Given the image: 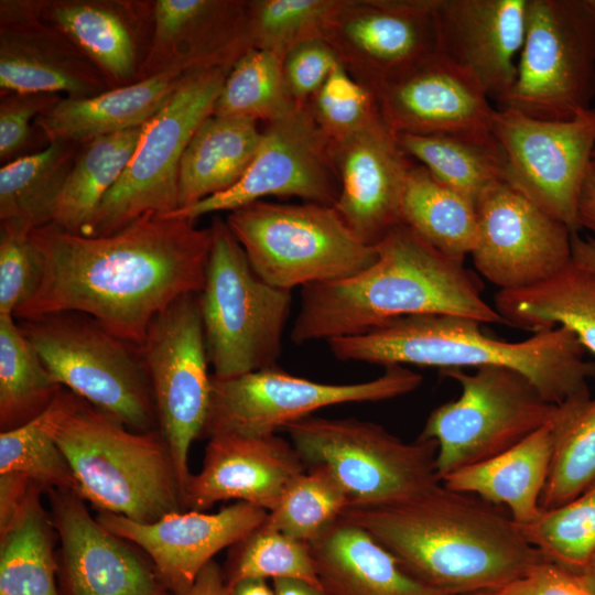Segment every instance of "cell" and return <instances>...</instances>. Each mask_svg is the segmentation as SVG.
Here are the masks:
<instances>
[{"label":"cell","instance_id":"obj_1","mask_svg":"<svg viewBox=\"0 0 595 595\" xmlns=\"http://www.w3.org/2000/svg\"><path fill=\"white\" fill-rule=\"evenodd\" d=\"M30 241L40 281L15 320L79 312L141 346L158 314L181 296L202 292L212 231L150 213L106 236L50 223L32 230Z\"/></svg>","mask_w":595,"mask_h":595},{"label":"cell","instance_id":"obj_2","mask_svg":"<svg viewBox=\"0 0 595 595\" xmlns=\"http://www.w3.org/2000/svg\"><path fill=\"white\" fill-rule=\"evenodd\" d=\"M340 517L371 534L409 574L450 595L504 588L548 561L510 516L442 482L396 502L349 505Z\"/></svg>","mask_w":595,"mask_h":595},{"label":"cell","instance_id":"obj_3","mask_svg":"<svg viewBox=\"0 0 595 595\" xmlns=\"http://www.w3.org/2000/svg\"><path fill=\"white\" fill-rule=\"evenodd\" d=\"M359 273L301 289L291 328L295 345L354 336L389 321L423 314L504 324L464 261L450 258L400 223L378 244Z\"/></svg>","mask_w":595,"mask_h":595},{"label":"cell","instance_id":"obj_4","mask_svg":"<svg viewBox=\"0 0 595 595\" xmlns=\"http://www.w3.org/2000/svg\"><path fill=\"white\" fill-rule=\"evenodd\" d=\"M482 325L462 316L423 314L326 343L338 360L383 367L420 366L440 371L506 367L523 375L556 405L589 393L595 363L586 358V350L569 329L554 327L509 342L491 337Z\"/></svg>","mask_w":595,"mask_h":595},{"label":"cell","instance_id":"obj_5","mask_svg":"<svg viewBox=\"0 0 595 595\" xmlns=\"http://www.w3.org/2000/svg\"><path fill=\"white\" fill-rule=\"evenodd\" d=\"M55 439L79 496L97 511L147 523L185 510L176 467L160 430H131L77 397Z\"/></svg>","mask_w":595,"mask_h":595},{"label":"cell","instance_id":"obj_6","mask_svg":"<svg viewBox=\"0 0 595 595\" xmlns=\"http://www.w3.org/2000/svg\"><path fill=\"white\" fill-rule=\"evenodd\" d=\"M209 227L198 300L212 375L226 379L278 366L291 291L261 279L224 218L215 216Z\"/></svg>","mask_w":595,"mask_h":595},{"label":"cell","instance_id":"obj_7","mask_svg":"<svg viewBox=\"0 0 595 595\" xmlns=\"http://www.w3.org/2000/svg\"><path fill=\"white\" fill-rule=\"evenodd\" d=\"M225 220L261 279L288 291L353 277L377 258L376 245L363 241L334 206L260 199Z\"/></svg>","mask_w":595,"mask_h":595},{"label":"cell","instance_id":"obj_8","mask_svg":"<svg viewBox=\"0 0 595 595\" xmlns=\"http://www.w3.org/2000/svg\"><path fill=\"white\" fill-rule=\"evenodd\" d=\"M18 323L61 386L131 430H159L139 345L79 312L51 313Z\"/></svg>","mask_w":595,"mask_h":595},{"label":"cell","instance_id":"obj_9","mask_svg":"<svg viewBox=\"0 0 595 595\" xmlns=\"http://www.w3.org/2000/svg\"><path fill=\"white\" fill-rule=\"evenodd\" d=\"M283 430L306 466L325 467L350 505L391 504L441 483L433 440L404 442L382 425L356 418L310 415Z\"/></svg>","mask_w":595,"mask_h":595},{"label":"cell","instance_id":"obj_10","mask_svg":"<svg viewBox=\"0 0 595 595\" xmlns=\"http://www.w3.org/2000/svg\"><path fill=\"white\" fill-rule=\"evenodd\" d=\"M461 393L429 414L421 439L437 444L442 479L489 459L554 421L559 405L549 402L520 372L506 367L441 371Z\"/></svg>","mask_w":595,"mask_h":595},{"label":"cell","instance_id":"obj_11","mask_svg":"<svg viewBox=\"0 0 595 595\" xmlns=\"http://www.w3.org/2000/svg\"><path fill=\"white\" fill-rule=\"evenodd\" d=\"M595 98V0H527L515 84L496 108L569 120Z\"/></svg>","mask_w":595,"mask_h":595},{"label":"cell","instance_id":"obj_12","mask_svg":"<svg viewBox=\"0 0 595 595\" xmlns=\"http://www.w3.org/2000/svg\"><path fill=\"white\" fill-rule=\"evenodd\" d=\"M228 72L186 74L163 108L145 123L125 171L82 235H111L145 214L178 208V167L201 123L214 112Z\"/></svg>","mask_w":595,"mask_h":595},{"label":"cell","instance_id":"obj_13","mask_svg":"<svg viewBox=\"0 0 595 595\" xmlns=\"http://www.w3.org/2000/svg\"><path fill=\"white\" fill-rule=\"evenodd\" d=\"M423 381L407 366L385 367L371 380L324 383L291 375L278 366L220 379L210 376V397L202 436L269 435L331 405L378 402L408 394Z\"/></svg>","mask_w":595,"mask_h":595},{"label":"cell","instance_id":"obj_14","mask_svg":"<svg viewBox=\"0 0 595 595\" xmlns=\"http://www.w3.org/2000/svg\"><path fill=\"white\" fill-rule=\"evenodd\" d=\"M155 403L159 430L169 445L185 493L188 454L202 436L210 376L198 294L174 301L151 322L140 346Z\"/></svg>","mask_w":595,"mask_h":595},{"label":"cell","instance_id":"obj_15","mask_svg":"<svg viewBox=\"0 0 595 595\" xmlns=\"http://www.w3.org/2000/svg\"><path fill=\"white\" fill-rule=\"evenodd\" d=\"M491 131L506 153V183L578 231V196L595 150V108L569 120L496 108Z\"/></svg>","mask_w":595,"mask_h":595},{"label":"cell","instance_id":"obj_16","mask_svg":"<svg viewBox=\"0 0 595 595\" xmlns=\"http://www.w3.org/2000/svg\"><path fill=\"white\" fill-rule=\"evenodd\" d=\"M268 196H294L327 206H335L338 199L339 181L329 143L307 106L266 123L252 162L234 186L164 216L196 221Z\"/></svg>","mask_w":595,"mask_h":595},{"label":"cell","instance_id":"obj_17","mask_svg":"<svg viewBox=\"0 0 595 595\" xmlns=\"http://www.w3.org/2000/svg\"><path fill=\"white\" fill-rule=\"evenodd\" d=\"M437 0H344L324 41L372 91L440 53Z\"/></svg>","mask_w":595,"mask_h":595},{"label":"cell","instance_id":"obj_18","mask_svg":"<svg viewBox=\"0 0 595 595\" xmlns=\"http://www.w3.org/2000/svg\"><path fill=\"white\" fill-rule=\"evenodd\" d=\"M477 239L470 257L498 290L540 283L572 261V230L507 183L476 202Z\"/></svg>","mask_w":595,"mask_h":595},{"label":"cell","instance_id":"obj_19","mask_svg":"<svg viewBox=\"0 0 595 595\" xmlns=\"http://www.w3.org/2000/svg\"><path fill=\"white\" fill-rule=\"evenodd\" d=\"M45 496L60 542V595H172L147 554L105 528L79 495Z\"/></svg>","mask_w":595,"mask_h":595},{"label":"cell","instance_id":"obj_20","mask_svg":"<svg viewBox=\"0 0 595 595\" xmlns=\"http://www.w3.org/2000/svg\"><path fill=\"white\" fill-rule=\"evenodd\" d=\"M268 511L237 501L208 513L182 510L153 522L97 511L96 519L141 549L172 595H184L214 556L241 540L267 518Z\"/></svg>","mask_w":595,"mask_h":595},{"label":"cell","instance_id":"obj_21","mask_svg":"<svg viewBox=\"0 0 595 595\" xmlns=\"http://www.w3.org/2000/svg\"><path fill=\"white\" fill-rule=\"evenodd\" d=\"M376 96L393 133L488 136L496 107L478 79L442 53L381 86Z\"/></svg>","mask_w":595,"mask_h":595},{"label":"cell","instance_id":"obj_22","mask_svg":"<svg viewBox=\"0 0 595 595\" xmlns=\"http://www.w3.org/2000/svg\"><path fill=\"white\" fill-rule=\"evenodd\" d=\"M1 93L67 94L86 98L108 90L96 66L56 26L37 0L0 1Z\"/></svg>","mask_w":595,"mask_h":595},{"label":"cell","instance_id":"obj_23","mask_svg":"<svg viewBox=\"0 0 595 595\" xmlns=\"http://www.w3.org/2000/svg\"><path fill=\"white\" fill-rule=\"evenodd\" d=\"M248 1L156 0L153 32L139 80L160 74L230 72L252 48Z\"/></svg>","mask_w":595,"mask_h":595},{"label":"cell","instance_id":"obj_24","mask_svg":"<svg viewBox=\"0 0 595 595\" xmlns=\"http://www.w3.org/2000/svg\"><path fill=\"white\" fill-rule=\"evenodd\" d=\"M339 181L335 209L366 244L375 246L401 223V202L414 161L379 119L331 144Z\"/></svg>","mask_w":595,"mask_h":595},{"label":"cell","instance_id":"obj_25","mask_svg":"<svg viewBox=\"0 0 595 595\" xmlns=\"http://www.w3.org/2000/svg\"><path fill=\"white\" fill-rule=\"evenodd\" d=\"M307 469L290 440L279 435L224 434L208 439L202 468L185 486V510L244 501L268 512L289 485Z\"/></svg>","mask_w":595,"mask_h":595},{"label":"cell","instance_id":"obj_26","mask_svg":"<svg viewBox=\"0 0 595 595\" xmlns=\"http://www.w3.org/2000/svg\"><path fill=\"white\" fill-rule=\"evenodd\" d=\"M527 0H437L440 53L470 72L496 107L517 77Z\"/></svg>","mask_w":595,"mask_h":595},{"label":"cell","instance_id":"obj_27","mask_svg":"<svg viewBox=\"0 0 595 595\" xmlns=\"http://www.w3.org/2000/svg\"><path fill=\"white\" fill-rule=\"evenodd\" d=\"M41 17L96 66L108 89L139 80L148 54L154 1L37 0Z\"/></svg>","mask_w":595,"mask_h":595},{"label":"cell","instance_id":"obj_28","mask_svg":"<svg viewBox=\"0 0 595 595\" xmlns=\"http://www.w3.org/2000/svg\"><path fill=\"white\" fill-rule=\"evenodd\" d=\"M310 545L323 595H450L409 574L371 534L343 517Z\"/></svg>","mask_w":595,"mask_h":595},{"label":"cell","instance_id":"obj_29","mask_svg":"<svg viewBox=\"0 0 595 595\" xmlns=\"http://www.w3.org/2000/svg\"><path fill=\"white\" fill-rule=\"evenodd\" d=\"M185 75L160 74L86 98H62L36 117L34 129L46 143L84 144L95 138L142 126L170 100Z\"/></svg>","mask_w":595,"mask_h":595},{"label":"cell","instance_id":"obj_30","mask_svg":"<svg viewBox=\"0 0 595 595\" xmlns=\"http://www.w3.org/2000/svg\"><path fill=\"white\" fill-rule=\"evenodd\" d=\"M553 422L489 459L451 473L443 485L506 506L518 526L531 523L542 511L555 444Z\"/></svg>","mask_w":595,"mask_h":595},{"label":"cell","instance_id":"obj_31","mask_svg":"<svg viewBox=\"0 0 595 595\" xmlns=\"http://www.w3.org/2000/svg\"><path fill=\"white\" fill-rule=\"evenodd\" d=\"M493 306L504 324L516 328L564 327L595 355V273L573 261L540 283L498 290Z\"/></svg>","mask_w":595,"mask_h":595},{"label":"cell","instance_id":"obj_32","mask_svg":"<svg viewBox=\"0 0 595 595\" xmlns=\"http://www.w3.org/2000/svg\"><path fill=\"white\" fill-rule=\"evenodd\" d=\"M261 132L256 121L216 115L207 117L181 159L178 208L234 186L252 162Z\"/></svg>","mask_w":595,"mask_h":595},{"label":"cell","instance_id":"obj_33","mask_svg":"<svg viewBox=\"0 0 595 595\" xmlns=\"http://www.w3.org/2000/svg\"><path fill=\"white\" fill-rule=\"evenodd\" d=\"M400 216L402 224L450 258L464 261L475 247L478 229L475 201L415 161L408 175Z\"/></svg>","mask_w":595,"mask_h":595},{"label":"cell","instance_id":"obj_34","mask_svg":"<svg viewBox=\"0 0 595 595\" xmlns=\"http://www.w3.org/2000/svg\"><path fill=\"white\" fill-rule=\"evenodd\" d=\"M79 145L56 141L0 169V225L31 232L52 223Z\"/></svg>","mask_w":595,"mask_h":595},{"label":"cell","instance_id":"obj_35","mask_svg":"<svg viewBox=\"0 0 595 595\" xmlns=\"http://www.w3.org/2000/svg\"><path fill=\"white\" fill-rule=\"evenodd\" d=\"M43 495L36 485L14 521L0 532V595H60L58 537Z\"/></svg>","mask_w":595,"mask_h":595},{"label":"cell","instance_id":"obj_36","mask_svg":"<svg viewBox=\"0 0 595 595\" xmlns=\"http://www.w3.org/2000/svg\"><path fill=\"white\" fill-rule=\"evenodd\" d=\"M400 148L435 177L475 203L490 188L506 183V153L494 136L394 133Z\"/></svg>","mask_w":595,"mask_h":595},{"label":"cell","instance_id":"obj_37","mask_svg":"<svg viewBox=\"0 0 595 595\" xmlns=\"http://www.w3.org/2000/svg\"><path fill=\"white\" fill-rule=\"evenodd\" d=\"M144 127L145 123L79 145L58 197L53 224L74 234L85 231L131 160Z\"/></svg>","mask_w":595,"mask_h":595},{"label":"cell","instance_id":"obj_38","mask_svg":"<svg viewBox=\"0 0 595 595\" xmlns=\"http://www.w3.org/2000/svg\"><path fill=\"white\" fill-rule=\"evenodd\" d=\"M78 396L65 387L51 405L30 422L0 433V473H17L48 490L79 495L74 473L60 448L55 431Z\"/></svg>","mask_w":595,"mask_h":595},{"label":"cell","instance_id":"obj_39","mask_svg":"<svg viewBox=\"0 0 595 595\" xmlns=\"http://www.w3.org/2000/svg\"><path fill=\"white\" fill-rule=\"evenodd\" d=\"M62 388L18 321L0 315V431L19 428L43 413Z\"/></svg>","mask_w":595,"mask_h":595},{"label":"cell","instance_id":"obj_40","mask_svg":"<svg viewBox=\"0 0 595 595\" xmlns=\"http://www.w3.org/2000/svg\"><path fill=\"white\" fill-rule=\"evenodd\" d=\"M553 425L555 444L540 501L543 510L595 484V397L586 393L560 404Z\"/></svg>","mask_w":595,"mask_h":595},{"label":"cell","instance_id":"obj_41","mask_svg":"<svg viewBox=\"0 0 595 595\" xmlns=\"http://www.w3.org/2000/svg\"><path fill=\"white\" fill-rule=\"evenodd\" d=\"M284 57L249 50L226 76L213 115L267 123L298 108L285 84Z\"/></svg>","mask_w":595,"mask_h":595},{"label":"cell","instance_id":"obj_42","mask_svg":"<svg viewBox=\"0 0 595 595\" xmlns=\"http://www.w3.org/2000/svg\"><path fill=\"white\" fill-rule=\"evenodd\" d=\"M221 569L229 593L241 581L269 577L301 580L321 591L310 543L263 522L229 548Z\"/></svg>","mask_w":595,"mask_h":595},{"label":"cell","instance_id":"obj_43","mask_svg":"<svg viewBox=\"0 0 595 595\" xmlns=\"http://www.w3.org/2000/svg\"><path fill=\"white\" fill-rule=\"evenodd\" d=\"M349 505L348 495L333 475L325 467L313 465L289 485L263 524L311 543Z\"/></svg>","mask_w":595,"mask_h":595},{"label":"cell","instance_id":"obj_44","mask_svg":"<svg viewBox=\"0 0 595 595\" xmlns=\"http://www.w3.org/2000/svg\"><path fill=\"white\" fill-rule=\"evenodd\" d=\"M519 528L548 561L582 572L595 556V484Z\"/></svg>","mask_w":595,"mask_h":595},{"label":"cell","instance_id":"obj_45","mask_svg":"<svg viewBox=\"0 0 595 595\" xmlns=\"http://www.w3.org/2000/svg\"><path fill=\"white\" fill-rule=\"evenodd\" d=\"M344 0L248 1L252 48L283 56L298 45L324 40L328 25Z\"/></svg>","mask_w":595,"mask_h":595},{"label":"cell","instance_id":"obj_46","mask_svg":"<svg viewBox=\"0 0 595 595\" xmlns=\"http://www.w3.org/2000/svg\"><path fill=\"white\" fill-rule=\"evenodd\" d=\"M306 106L329 145L382 118L375 91L340 63Z\"/></svg>","mask_w":595,"mask_h":595},{"label":"cell","instance_id":"obj_47","mask_svg":"<svg viewBox=\"0 0 595 595\" xmlns=\"http://www.w3.org/2000/svg\"><path fill=\"white\" fill-rule=\"evenodd\" d=\"M39 281L40 266L30 232L1 225L0 315L13 316L33 295Z\"/></svg>","mask_w":595,"mask_h":595},{"label":"cell","instance_id":"obj_48","mask_svg":"<svg viewBox=\"0 0 595 595\" xmlns=\"http://www.w3.org/2000/svg\"><path fill=\"white\" fill-rule=\"evenodd\" d=\"M61 99L60 94L1 93L0 161L2 165L28 154L26 151L34 143V139H41L31 121L34 122L36 117L51 109Z\"/></svg>","mask_w":595,"mask_h":595},{"label":"cell","instance_id":"obj_49","mask_svg":"<svg viewBox=\"0 0 595 595\" xmlns=\"http://www.w3.org/2000/svg\"><path fill=\"white\" fill-rule=\"evenodd\" d=\"M339 64L324 40L302 43L284 57V79L294 104L305 107Z\"/></svg>","mask_w":595,"mask_h":595},{"label":"cell","instance_id":"obj_50","mask_svg":"<svg viewBox=\"0 0 595 595\" xmlns=\"http://www.w3.org/2000/svg\"><path fill=\"white\" fill-rule=\"evenodd\" d=\"M505 589L508 595H595V589L580 572L550 561L536 565Z\"/></svg>","mask_w":595,"mask_h":595},{"label":"cell","instance_id":"obj_51","mask_svg":"<svg viewBox=\"0 0 595 595\" xmlns=\"http://www.w3.org/2000/svg\"><path fill=\"white\" fill-rule=\"evenodd\" d=\"M36 485L23 475L0 473V532L14 521Z\"/></svg>","mask_w":595,"mask_h":595},{"label":"cell","instance_id":"obj_52","mask_svg":"<svg viewBox=\"0 0 595 595\" xmlns=\"http://www.w3.org/2000/svg\"><path fill=\"white\" fill-rule=\"evenodd\" d=\"M577 227L595 234V164L592 162L584 180L576 212Z\"/></svg>","mask_w":595,"mask_h":595},{"label":"cell","instance_id":"obj_53","mask_svg":"<svg viewBox=\"0 0 595 595\" xmlns=\"http://www.w3.org/2000/svg\"><path fill=\"white\" fill-rule=\"evenodd\" d=\"M184 595H230L221 566L210 561Z\"/></svg>","mask_w":595,"mask_h":595},{"label":"cell","instance_id":"obj_54","mask_svg":"<svg viewBox=\"0 0 595 595\" xmlns=\"http://www.w3.org/2000/svg\"><path fill=\"white\" fill-rule=\"evenodd\" d=\"M571 250L574 263L595 273V237H581L573 231Z\"/></svg>","mask_w":595,"mask_h":595},{"label":"cell","instance_id":"obj_55","mask_svg":"<svg viewBox=\"0 0 595 595\" xmlns=\"http://www.w3.org/2000/svg\"><path fill=\"white\" fill-rule=\"evenodd\" d=\"M274 595H323V593L311 584L289 577L273 578Z\"/></svg>","mask_w":595,"mask_h":595},{"label":"cell","instance_id":"obj_56","mask_svg":"<svg viewBox=\"0 0 595 595\" xmlns=\"http://www.w3.org/2000/svg\"><path fill=\"white\" fill-rule=\"evenodd\" d=\"M230 595H274L273 588H270L263 578H249L238 583Z\"/></svg>","mask_w":595,"mask_h":595},{"label":"cell","instance_id":"obj_57","mask_svg":"<svg viewBox=\"0 0 595 595\" xmlns=\"http://www.w3.org/2000/svg\"><path fill=\"white\" fill-rule=\"evenodd\" d=\"M580 573L584 576L587 583L595 589V556L588 563V565Z\"/></svg>","mask_w":595,"mask_h":595},{"label":"cell","instance_id":"obj_58","mask_svg":"<svg viewBox=\"0 0 595 595\" xmlns=\"http://www.w3.org/2000/svg\"><path fill=\"white\" fill-rule=\"evenodd\" d=\"M469 595H508L505 587L500 589H494V591H487V592H480V593H474Z\"/></svg>","mask_w":595,"mask_h":595},{"label":"cell","instance_id":"obj_59","mask_svg":"<svg viewBox=\"0 0 595 595\" xmlns=\"http://www.w3.org/2000/svg\"><path fill=\"white\" fill-rule=\"evenodd\" d=\"M592 162L595 164V150H594V152H593Z\"/></svg>","mask_w":595,"mask_h":595}]
</instances>
